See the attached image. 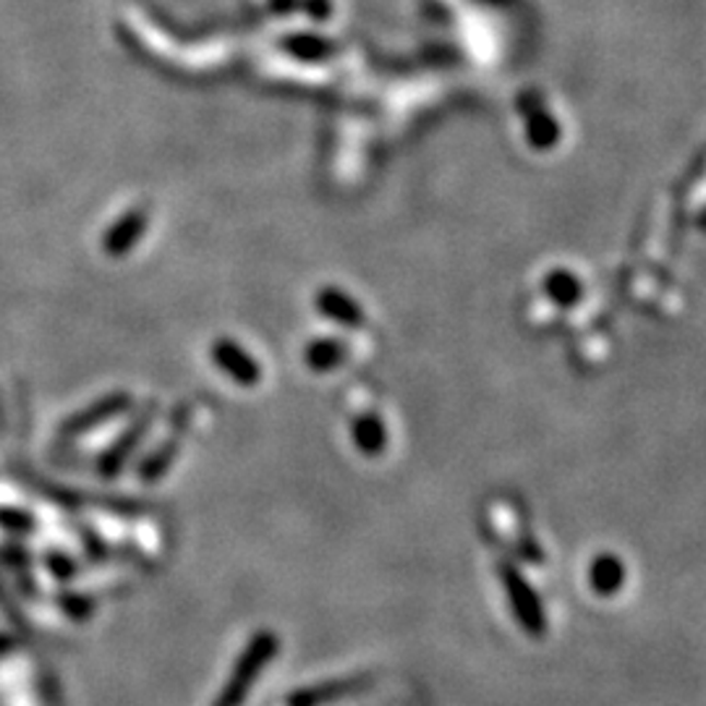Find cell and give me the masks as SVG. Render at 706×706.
I'll use <instances>...</instances> for the list:
<instances>
[{"label": "cell", "mask_w": 706, "mask_h": 706, "mask_svg": "<svg viewBox=\"0 0 706 706\" xmlns=\"http://www.w3.org/2000/svg\"><path fill=\"white\" fill-rule=\"evenodd\" d=\"M0 526L9 531H32L35 529V518H30L22 510H0Z\"/></svg>", "instance_id": "ba28073f"}, {"label": "cell", "mask_w": 706, "mask_h": 706, "mask_svg": "<svg viewBox=\"0 0 706 706\" xmlns=\"http://www.w3.org/2000/svg\"><path fill=\"white\" fill-rule=\"evenodd\" d=\"M61 608L73 621H84V617L92 615V602L90 599L79 597V595H66L61 597Z\"/></svg>", "instance_id": "52a82bcc"}, {"label": "cell", "mask_w": 706, "mask_h": 706, "mask_svg": "<svg viewBox=\"0 0 706 706\" xmlns=\"http://www.w3.org/2000/svg\"><path fill=\"white\" fill-rule=\"evenodd\" d=\"M278 655V636L272 631H259L249 638V644L244 646V651L238 655L236 664L228 683L223 685V694L217 696L215 706H242L249 696L251 685L257 683V678L268 670V664Z\"/></svg>", "instance_id": "6da1fadb"}, {"label": "cell", "mask_w": 706, "mask_h": 706, "mask_svg": "<svg viewBox=\"0 0 706 706\" xmlns=\"http://www.w3.org/2000/svg\"><path fill=\"white\" fill-rule=\"evenodd\" d=\"M338 356H341V351H338L336 343L319 341L306 353V362H309V366H315V369H330L338 362Z\"/></svg>", "instance_id": "8992f818"}, {"label": "cell", "mask_w": 706, "mask_h": 706, "mask_svg": "<svg viewBox=\"0 0 706 706\" xmlns=\"http://www.w3.org/2000/svg\"><path fill=\"white\" fill-rule=\"evenodd\" d=\"M212 364L217 366L223 375H228L231 383L242 385V388H255L262 379V366L255 362L249 351L242 343L231 341V338H217L212 343Z\"/></svg>", "instance_id": "3957f363"}, {"label": "cell", "mask_w": 706, "mask_h": 706, "mask_svg": "<svg viewBox=\"0 0 706 706\" xmlns=\"http://www.w3.org/2000/svg\"><path fill=\"white\" fill-rule=\"evenodd\" d=\"M155 411H157L155 403L146 405L144 414L139 416L137 422L131 424L129 430H126L123 435L118 437L108 450H105V456L99 458V474H103L105 479L121 474L123 466L129 463V458L134 456V450L139 448V445H142V439H144L146 432H150V424H152V416H155Z\"/></svg>", "instance_id": "277c9868"}, {"label": "cell", "mask_w": 706, "mask_h": 706, "mask_svg": "<svg viewBox=\"0 0 706 706\" xmlns=\"http://www.w3.org/2000/svg\"><path fill=\"white\" fill-rule=\"evenodd\" d=\"M48 568L52 576H58L61 581H69L73 573H77L73 563L66 555H61V552H52V555H48Z\"/></svg>", "instance_id": "9c48e42d"}, {"label": "cell", "mask_w": 706, "mask_h": 706, "mask_svg": "<svg viewBox=\"0 0 706 706\" xmlns=\"http://www.w3.org/2000/svg\"><path fill=\"white\" fill-rule=\"evenodd\" d=\"M131 405H134V398H131L126 390L108 392V396L97 398L95 403L84 405L82 411H77V414L66 419V422L61 424V437L90 435V432L99 430V426L113 422V419L129 414Z\"/></svg>", "instance_id": "7a4b0ae2"}, {"label": "cell", "mask_w": 706, "mask_h": 706, "mask_svg": "<svg viewBox=\"0 0 706 706\" xmlns=\"http://www.w3.org/2000/svg\"><path fill=\"white\" fill-rule=\"evenodd\" d=\"M178 450H181V439H178L176 435H170L163 445H157V448L144 458L142 466H139V476H142L146 484L160 482V479L168 474L170 466L176 463Z\"/></svg>", "instance_id": "5b68a950"}]
</instances>
